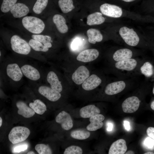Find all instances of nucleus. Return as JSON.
Masks as SVG:
<instances>
[{
  "mask_svg": "<svg viewBox=\"0 0 154 154\" xmlns=\"http://www.w3.org/2000/svg\"><path fill=\"white\" fill-rule=\"evenodd\" d=\"M48 1V0H37L32 9V13L34 15L45 18V10Z\"/></svg>",
  "mask_w": 154,
  "mask_h": 154,
  "instance_id": "obj_20",
  "label": "nucleus"
},
{
  "mask_svg": "<svg viewBox=\"0 0 154 154\" xmlns=\"http://www.w3.org/2000/svg\"><path fill=\"white\" fill-rule=\"evenodd\" d=\"M154 154V153L151 152H148L144 153V154Z\"/></svg>",
  "mask_w": 154,
  "mask_h": 154,
  "instance_id": "obj_42",
  "label": "nucleus"
},
{
  "mask_svg": "<svg viewBox=\"0 0 154 154\" xmlns=\"http://www.w3.org/2000/svg\"><path fill=\"white\" fill-rule=\"evenodd\" d=\"M53 23L58 31L61 34H65L68 31V27L64 17L59 14H56L53 16L52 18Z\"/></svg>",
  "mask_w": 154,
  "mask_h": 154,
  "instance_id": "obj_18",
  "label": "nucleus"
},
{
  "mask_svg": "<svg viewBox=\"0 0 154 154\" xmlns=\"http://www.w3.org/2000/svg\"><path fill=\"white\" fill-rule=\"evenodd\" d=\"M55 121L61 125L63 129L66 130L70 129L73 126V121L70 115L64 111H62L58 114Z\"/></svg>",
  "mask_w": 154,
  "mask_h": 154,
  "instance_id": "obj_14",
  "label": "nucleus"
},
{
  "mask_svg": "<svg viewBox=\"0 0 154 154\" xmlns=\"http://www.w3.org/2000/svg\"><path fill=\"white\" fill-rule=\"evenodd\" d=\"M119 33L124 42L127 45L135 47L139 44V38L133 29L123 27L120 28Z\"/></svg>",
  "mask_w": 154,
  "mask_h": 154,
  "instance_id": "obj_8",
  "label": "nucleus"
},
{
  "mask_svg": "<svg viewBox=\"0 0 154 154\" xmlns=\"http://www.w3.org/2000/svg\"><path fill=\"white\" fill-rule=\"evenodd\" d=\"M145 145L149 149H152L154 147V139L150 137H147L144 142Z\"/></svg>",
  "mask_w": 154,
  "mask_h": 154,
  "instance_id": "obj_33",
  "label": "nucleus"
},
{
  "mask_svg": "<svg viewBox=\"0 0 154 154\" xmlns=\"http://www.w3.org/2000/svg\"><path fill=\"white\" fill-rule=\"evenodd\" d=\"M27 154H35V153L33 151H30L28 152V153H27Z\"/></svg>",
  "mask_w": 154,
  "mask_h": 154,
  "instance_id": "obj_43",
  "label": "nucleus"
},
{
  "mask_svg": "<svg viewBox=\"0 0 154 154\" xmlns=\"http://www.w3.org/2000/svg\"><path fill=\"white\" fill-rule=\"evenodd\" d=\"M30 9L26 4L22 3H17L11 9L9 13L12 18L19 19L27 16Z\"/></svg>",
  "mask_w": 154,
  "mask_h": 154,
  "instance_id": "obj_11",
  "label": "nucleus"
},
{
  "mask_svg": "<svg viewBox=\"0 0 154 154\" xmlns=\"http://www.w3.org/2000/svg\"><path fill=\"white\" fill-rule=\"evenodd\" d=\"M127 149L125 141L119 139L113 142L109 149V154H123Z\"/></svg>",
  "mask_w": 154,
  "mask_h": 154,
  "instance_id": "obj_17",
  "label": "nucleus"
},
{
  "mask_svg": "<svg viewBox=\"0 0 154 154\" xmlns=\"http://www.w3.org/2000/svg\"><path fill=\"white\" fill-rule=\"evenodd\" d=\"M147 135L150 137L154 139V127H149L146 131Z\"/></svg>",
  "mask_w": 154,
  "mask_h": 154,
  "instance_id": "obj_35",
  "label": "nucleus"
},
{
  "mask_svg": "<svg viewBox=\"0 0 154 154\" xmlns=\"http://www.w3.org/2000/svg\"><path fill=\"white\" fill-rule=\"evenodd\" d=\"M126 154H134V153L131 151H129L125 153Z\"/></svg>",
  "mask_w": 154,
  "mask_h": 154,
  "instance_id": "obj_39",
  "label": "nucleus"
},
{
  "mask_svg": "<svg viewBox=\"0 0 154 154\" xmlns=\"http://www.w3.org/2000/svg\"><path fill=\"white\" fill-rule=\"evenodd\" d=\"M102 82V79L100 76L96 74H92L82 84V86L84 90L90 91L98 87Z\"/></svg>",
  "mask_w": 154,
  "mask_h": 154,
  "instance_id": "obj_15",
  "label": "nucleus"
},
{
  "mask_svg": "<svg viewBox=\"0 0 154 154\" xmlns=\"http://www.w3.org/2000/svg\"><path fill=\"white\" fill-rule=\"evenodd\" d=\"M104 116L101 114H98L90 117V123L86 127L87 130L95 131L102 128L104 125L102 121L104 120Z\"/></svg>",
  "mask_w": 154,
  "mask_h": 154,
  "instance_id": "obj_21",
  "label": "nucleus"
},
{
  "mask_svg": "<svg viewBox=\"0 0 154 154\" xmlns=\"http://www.w3.org/2000/svg\"><path fill=\"white\" fill-rule=\"evenodd\" d=\"M17 19L10 20L7 22L12 27L27 33L49 35L47 31V24L41 18L34 15H27Z\"/></svg>",
  "mask_w": 154,
  "mask_h": 154,
  "instance_id": "obj_3",
  "label": "nucleus"
},
{
  "mask_svg": "<svg viewBox=\"0 0 154 154\" xmlns=\"http://www.w3.org/2000/svg\"><path fill=\"white\" fill-rule=\"evenodd\" d=\"M44 81L53 90L58 93L61 92L63 89L62 81L57 72L51 69L44 70Z\"/></svg>",
  "mask_w": 154,
  "mask_h": 154,
  "instance_id": "obj_6",
  "label": "nucleus"
},
{
  "mask_svg": "<svg viewBox=\"0 0 154 154\" xmlns=\"http://www.w3.org/2000/svg\"><path fill=\"white\" fill-rule=\"evenodd\" d=\"M82 150L80 147L75 145H72L66 148L64 154H82Z\"/></svg>",
  "mask_w": 154,
  "mask_h": 154,
  "instance_id": "obj_32",
  "label": "nucleus"
},
{
  "mask_svg": "<svg viewBox=\"0 0 154 154\" xmlns=\"http://www.w3.org/2000/svg\"><path fill=\"white\" fill-rule=\"evenodd\" d=\"M150 107L151 109L154 110V100L151 103Z\"/></svg>",
  "mask_w": 154,
  "mask_h": 154,
  "instance_id": "obj_38",
  "label": "nucleus"
},
{
  "mask_svg": "<svg viewBox=\"0 0 154 154\" xmlns=\"http://www.w3.org/2000/svg\"><path fill=\"white\" fill-rule=\"evenodd\" d=\"M125 2H131L133 1H135V0H121Z\"/></svg>",
  "mask_w": 154,
  "mask_h": 154,
  "instance_id": "obj_40",
  "label": "nucleus"
},
{
  "mask_svg": "<svg viewBox=\"0 0 154 154\" xmlns=\"http://www.w3.org/2000/svg\"><path fill=\"white\" fill-rule=\"evenodd\" d=\"M141 75L146 77H150L154 74V69L153 65L148 61H143L139 68Z\"/></svg>",
  "mask_w": 154,
  "mask_h": 154,
  "instance_id": "obj_27",
  "label": "nucleus"
},
{
  "mask_svg": "<svg viewBox=\"0 0 154 154\" xmlns=\"http://www.w3.org/2000/svg\"><path fill=\"white\" fill-rule=\"evenodd\" d=\"M101 13L110 17L118 18L120 17L122 14L121 8L116 5L105 3L100 7Z\"/></svg>",
  "mask_w": 154,
  "mask_h": 154,
  "instance_id": "obj_10",
  "label": "nucleus"
},
{
  "mask_svg": "<svg viewBox=\"0 0 154 154\" xmlns=\"http://www.w3.org/2000/svg\"><path fill=\"white\" fill-rule=\"evenodd\" d=\"M2 123V119L1 117H0V127H1Z\"/></svg>",
  "mask_w": 154,
  "mask_h": 154,
  "instance_id": "obj_41",
  "label": "nucleus"
},
{
  "mask_svg": "<svg viewBox=\"0 0 154 154\" xmlns=\"http://www.w3.org/2000/svg\"><path fill=\"white\" fill-rule=\"evenodd\" d=\"M107 130L108 131H111L113 129V125L111 123H108L107 124Z\"/></svg>",
  "mask_w": 154,
  "mask_h": 154,
  "instance_id": "obj_37",
  "label": "nucleus"
},
{
  "mask_svg": "<svg viewBox=\"0 0 154 154\" xmlns=\"http://www.w3.org/2000/svg\"><path fill=\"white\" fill-rule=\"evenodd\" d=\"M123 125L125 129L127 131H129L131 128L129 122L127 120L123 121Z\"/></svg>",
  "mask_w": 154,
  "mask_h": 154,
  "instance_id": "obj_36",
  "label": "nucleus"
},
{
  "mask_svg": "<svg viewBox=\"0 0 154 154\" xmlns=\"http://www.w3.org/2000/svg\"><path fill=\"white\" fill-rule=\"evenodd\" d=\"M0 63L1 77L5 84L13 86L22 84L24 76L14 56L5 57Z\"/></svg>",
  "mask_w": 154,
  "mask_h": 154,
  "instance_id": "obj_2",
  "label": "nucleus"
},
{
  "mask_svg": "<svg viewBox=\"0 0 154 154\" xmlns=\"http://www.w3.org/2000/svg\"><path fill=\"white\" fill-rule=\"evenodd\" d=\"M133 51L127 48H123L116 50L112 56V63L122 60L135 58Z\"/></svg>",
  "mask_w": 154,
  "mask_h": 154,
  "instance_id": "obj_16",
  "label": "nucleus"
},
{
  "mask_svg": "<svg viewBox=\"0 0 154 154\" xmlns=\"http://www.w3.org/2000/svg\"><path fill=\"white\" fill-rule=\"evenodd\" d=\"M1 35L4 43L15 55L29 57L43 62L47 59L34 50L28 41L18 33L7 29L1 31Z\"/></svg>",
  "mask_w": 154,
  "mask_h": 154,
  "instance_id": "obj_1",
  "label": "nucleus"
},
{
  "mask_svg": "<svg viewBox=\"0 0 154 154\" xmlns=\"http://www.w3.org/2000/svg\"><path fill=\"white\" fill-rule=\"evenodd\" d=\"M30 133V130L27 127L16 126L11 129L8 135V138L12 144H15L25 140Z\"/></svg>",
  "mask_w": 154,
  "mask_h": 154,
  "instance_id": "obj_7",
  "label": "nucleus"
},
{
  "mask_svg": "<svg viewBox=\"0 0 154 154\" xmlns=\"http://www.w3.org/2000/svg\"><path fill=\"white\" fill-rule=\"evenodd\" d=\"M141 101L136 96H132L126 98L123 102L121 107L123 112L131 113L136 112L139 108Z\"/></svg>",
  "mask_w": 154,
  "mask_h": 154,
  "instance_id": "obj_9",
  "label": "nucleus"
},
{
  "mask_svg": "<svg viewBox=\"0 0 154 154\" xmlns=\"http://www.w3.org/2000/svg\"><path fill=\"white\" fill-rule=\"evenodd\" d=\"M23 32L31 38L40 41L46 47L51 49L53 47V41L52 37L50 35L33 34Z\"/></svg>",
  "mask_w": 154,
  "mask_h": 154,
  "instance_id": "obj_22",
  "label": "nucleus"
},
{
  "mask_svg": "<svg viewBox=\"0 0 154 154\" xmlns=\"http://www.w3.org/2000/svg\"><path fill=\"white\" fill-rule=\"evenodd\" d=\"M27 147V146L26 145L17 146L15 147L14 151L15 152L19 153L26 150Z\"/></svg>",
  "mask_w": 154,
  "mask_h": 154,
  "instance_id": "obj_34",
  "label": "nucleus"
},
{
  "mask_svg": "<svg viewBox=\"0 0 154 154\" xmlns=\"http://www.w3.org/2000/svg\"><path fill=\"white\" fill-rule=\"evenodd\" d=\"M19 64L24 76L29 81L42 83L44 81V70L26 61L25 57L15 55L14 56Z\"/></svg>",
  "mask_w": 154,
  "mask_h": 154,
  "instance_id": "obj_5",
  "label": "nucleus"
},
{
  "mask_svg": "<svg viewBox=\"0 0 154 154\" xmlns=\"http://www.w3.org/2000/svg\"><path fill=\"white\" fill-rule=\"evenodd\" d=\"M33 100V102H30L29 106L37 114L42 115L47 110L46 105L40 100L36 99Z\"/></svg>",
  "mask_w": 154,
  "mask_h": 154,
  "instance_id": "obj_26",
  "label": "nucleus"
},
{
  "mask_svg": "<svg viewBox=\"0 0 154 154\" xmlns=\"http://www.w3.org/2000/svg\"><path fill=\"white\" fill-rule=\"evenodd\" d=\"M16 106L18 108V114L24 117L29 118L33 116L35 112L30 107H29L26 103L22 100L17 101Z\"/></svg>",
  "mask_w": 154,
  "mask_h": 154,
  "instance_id": "obj_19",
  "label": "nucleus"
},
{
  "mask_svg": "<svg viewBox=\"0 0 154 154\" xmlns=\"http://www.w3.org/2000/svg\"><path fill=\"white\" fill-rule=\"evenodd\" d=\"M89 70L84 65L79 66L73 73L72 79L77 85L82 84L90 76Z\"/></svg>",
  "mask_w": 154,
  "mask_h": 154,
  "instance_id": "obj_12",
  "label": "nucleus"
},
{
  "mask_svg": "<svg viewBox=\"0 0 154 154\" xmlns=\"http://www.w3.org/2000/svg\"><path fill=\"white\" fill-rule=\"evenodd\" d=\"M35 149L39 154H51L52 153L51 150L49 147L43 144H37L35 146Z\"/></svg>",
  "mask_w": 154,
  "mask_h": 154,
  "instance_id": "obj_31",
  "label": "nucleus"
},
{
  "mask_svg": "<svg viewBox=\"0 0 154 154\" xmlns=\"http://www.w3.org/2000/svg\"><path fill=\"white\" fill-rule=\"evenodd\" d=\"M99 54V51L96 49H87L80 53L76 57V59L83 62H92L97 58Z\"/></svg>",
  "mask_w": 154,
  "mask_h": 154,
  "instance_id": "obj_13",
  "label": "nucleus"
},
{
  "mask_svg": "<svg viewBox=\"0 0 154 154\" xmlns=\"http://www.w3.org/2000/svg\"><path fill=\"white\" fill-rule=\"evenodd\" d=\"M144 61L133 58L113 63L114 73L119 78H128L141 75L139 68Z\"/></svg>",
  "mask_w": 154,
  "mask_h": 154,
  "instance_id": "obj_4",
  "label": "nucleus"
},
{
  "mask_svg": "<svg viewBox=\"0 0 154 154\" xmlns=\"http://www.w3.org/2000/svg\"><path fill=\"white\" fill-rule=\"evenodd\" d=\"M105 21V19L102 16V13L97 12L91 14L88 16L86 23L90 26L99 25L103 23Z\"/></svg>",
  "mask_w": 154,
  "mask_h": 154,
  "instance_id": "obj_24",
  "label": "nucleus"
},
{
  "mask_svg": "<svg viewBox=\"0 0 154 154\" xmlns=\"http://www.w3.org/2000/svg\"><path fill=\"white\" fill-rule=\"evenodd\" d=\"M87 35L89 42L91 44H95L96 42H100L103 39L102 35L98 29H90L87 31Z\"/></svg>",
  "mask_w": 154,
  "mask_h": 154,
  "instance_id": "obj_25",
  "label": "nucleus"
},
{
  "mask_svg": "<svg viewBox=\"0 0 154 154\" xmlns=\"http://www.w3.org/2000/svg\"><path fill=\"white\" fill-rule=\"evenodd\" d=\"M17 0H3L1 6V13L4 14L9 12L11 9L16 3Z\"/></svg>",
  "mask_w": 154,
  "mask_h": 154,
  "instance_id": "obj_30",
  "label": "nucleus"
},
{
  "mask_svg": "<svg viewBox=\"0 0 154 154\" xmlns=\"http://www.w3.org/2000/svg\"><path fill=\"white\" fill-rule=\"evenodd\" d=\"M58 6L62 13H66L75 8L72 0H59Z\"/></svg>",
  "mask_w": 154,
  "mask_h": 154,
  "instance_id": "obj_28",
  "label": "nucleus"
},
{
  "mask_svg": "<svg viewBox=\"0 0 154 154\" xmlns=\"http://www.w3.org/2000/svg\"><path fill=\"white\" fill-rule=\"evenodd\" d=\"M89 132L81 130H77L72 131L70 133L71 137L74 139L84 140L87 139L90 135Z\"/></svg>",
  "mask_w": 154,
  "mask_h": 154,
  "instance_id": "obj_29",
  "label": "nucleus"
},
{
  "mask_svg": "<svg viewBox=\"0 0 154 154\" xmlns=\"http://www.w3.org/2000/svg\"><path fill=\"white\" fill-rule=\"evenodd\" d=\"M153 94L154 95V86L153 88Z\"/></svg>",
  "mask_w": 154,
  "mask_h": 154,
  "instance_id": "obj_44",
  "label": "nucleus"
},
{
  "mask_svg": "<svg viewBox=\"0 0 154 154\" xmlns=\"http://www.w3.org/2000/svg\"><path fill=\"white\" fill-rule=\"evenodd\" d=\"M100 109L94 105H90L84 106L80 109V114L83 118H88L100 114Z\"/></svg>",
  "mask_w": 154,
  "mask_h": 154,
  "instance_id": "obj_23",
  "label": "nucleus"
}]
</instances>
